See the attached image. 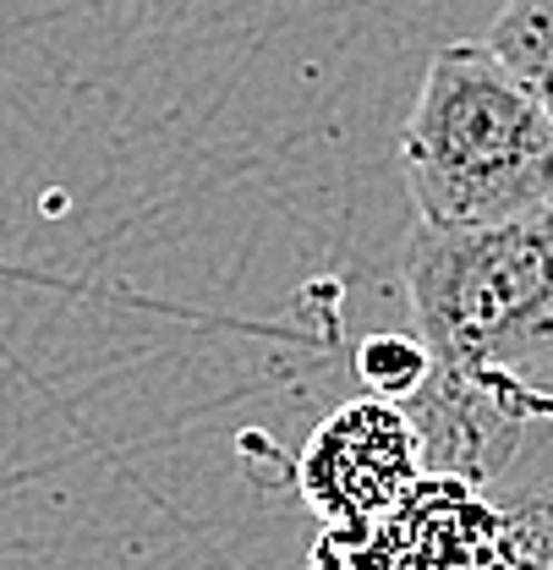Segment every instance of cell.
I'll return each mask as SVG.
<instances>
[{"instance_id":"6da1fadb","label":"cell","mask_w":553,"mask_h":570,"mask_svg":"<svg viewBox=\"0 0 553 570\" xmlns=\"http://www.w3.org/2000/svg\"><path fill=\"white\" fill-rule=\"evenodd\" d=\"M406 291L438 379L543 412L526 373L553 362V204L483 230L416 219Z\"/></svg>"},{"instance_id":"7a4b0ae2","label":"cell","mask_w":553,"mask_h":570,"mask_svg":"<svg viewBox=\"0 0 553 570\" xmlns=\"http://www.w3.org/2000/svg\"><path fill=\"white\" fill-rule=\"evenodd\" d=\"M401 176L427 225L521 219L553 204V116L493 45H444L401 127Z\"/></svg>"},{"instance_id":"3957f363","label":"cell","mask_w":553,"mask_h":570,"mask_svg":"<svg viewBox=\"0 0 553 570\" xmlns=\"http://www.w3.org/2000/svg\"><path fill=\"white\" fill-rule=\"evenodd\" d=\"M422 472L427 466H422L412 412L401 401L362 395L313 428L296 461V489L307 499V510L324 521V532L346 538L373 527Z\"/></svg>"},{"instance_id":"277c9868","label":"cell","mask_w":553,"mask_h":570,"mask_svg":"<svg viewBox=\"0 0 553 570\" xmlns=\"http://www.w3.org/2000/svg\"><path fill=\"white\" fill-rule=\"evenodd\" d=\"M504 510L455 472H422L373 527L324 532L313 570H487L498 554Z\"/></svg>"},{"instance_id":"5b68a950","label":"cell","mask_w":553,"mask_h":570,"mask_svg":"<svg viewBox=\"0 0 553 570\" xmlns=\"http://www.w3.org/2000/svg\"><path fill=\"white\" fill-rule=\"evenodd\" d=\"M487 45L553 116V0H504Z\"/></svg>"},{"instance_id":"8992f818","label":"cell","mask_w":553,"mask_h":570,"mask_svg":"<svg viewBox=\"0 0 553 570\" xmlns=\"http://www.w3.org/2000/svg\"><path fill=\"white\" fill-rule=\"evenodd\" d=\"M433 373V352L422 346V335H367L356 346V379L367 384V395H384V401H412L416 390L427 384Z\"/></svg>"},{"instance_id":"52a82bcc","label":"cell","mask_w":553,"mask_h":570,"mask_svg":"<svg viewBox=\"0 0 553 570\" xmlns=\"http://www.w3.org/2000/svg\"><path fill=\"white\" fill-rule=\"evenodd\" d=\"M487 570H553V499H521L504 510L498 554Z\"/></svg>"}]
</instances>
